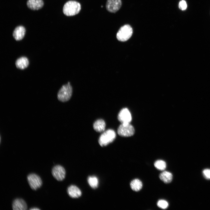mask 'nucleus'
I'll list each match as a JSON object with an SVG mask.
<instances>
[{"mask_svg": "<svg viewBox=\"0 0 210 210\" xmlns=\"http://www.w3.org/2000/svg\"><path fill=\"white\" fill-rule=\"evenodd\" d=\"M81 9V5L78 2L74 1H69L64 5L63 12L67 16H72L79 13Z\"/></svg>", "mask_w": 210, "mask_h": 210, "instance_id": "obj_1", "label": "nucleus"}, {"mask_svg": "<svg viewBox=\"0 0 210 210\" xmlns=\"http://www.w3.org/2000/svg\"><path fill=\"white\" fill-rule=\"evenodd\" d=\"M72 93V88L69 82L63 85L59 90L57 94L58 100L62 102L69 101Z\"/></svg>", "mask_w": 210, "mask_h": 210, "instance_id": "obj_2", "label": "nucleus"}, {"mask_svg": "<svg viewBox=\"0 0 210 210\" xmlns=\"http://www.w3.org/2000/svg\"><path fill=\"white\" fill-rule=\"evenodd\" d=\"M116 137L115 132L112 129H108L104 132L100 136L99 143L101 146H106L112 142Z\"/></svg>", "mask_w": 210, "mask_h": 210, "instance_id": "obj_3", "label": "nucleus"}, {"mask_svg": "<svg viewBox=\"0 0 210 210\" xmlns=\"http://www.w3.org/2000/svg\"><path fill=\"white\" fill-rule=\"evenodd\" d=\"M133 33V30L129 24H125L121 27L116 34L117 39L121 41H125L128 40Z\"/></svg>", "mask_w": 210, "mask_h": 210, "instance_id": "obj_4", "label": "nucleus"}, {"mask_svg": "<svg viewBox=\"0 0 210 210\" xmlns=\"http://www.w3.org/2000/svg\"><path fill=\"white\" fill-rule=\"evenodd\" d=\"M134 129L130 123H123L119 126L117 132L118 135L123 137H129L134 133Z\"/></svg>", "mask_w": 210, "mask_h": 210, "instance_id": "obj_5", "label": "nucleus"}, {"mask_svg": "<svg viewBox=\"0 0 210 210\" xmlns=\"http://www.w3.org/2000/svg\"><path fill=\"white\" fill-rule=\"evenodd\" d=\"M27 179L30 187L33 190H36L42 186L41 179L40 176L35 174H29L27 176Z\"/></svg>", "mask_w": 210, "mask_h": 210, "instance_id": "obj_6", "label": "nucleus"}, {"mask_svg": "<svg viewBox=\"0 0 210 210\" xmlns=\"http://www.w3.org/2000/svg\"><path fill=\"white\" fill-rule=\"evenodd\" d=\"M52 173L54 177L57 180L62 181L65 177L66 172L63 167L60 165H57L52 169Z\"/></svg>", "mask_w": 210, "mask_h": 210, "instance_id": "obj_7", "label": "nucleus"}, {"mask_svg": "<svg viewBox=\"0 0 210 210\" xmlns=\"http://www.w3.org/2000/svg\"><path fill=\"white\" fill-rule=\"evenodd\" d=\"M121 5V0H107L106 8L108 12L115 13L120 9Z\"/></svg>", "mask_w": 210, "mask_h": 210, "instance_id": "obj_8", "label": "nucleus"}, {"mask_svg": "<svg viewBox=\"0 0 210 210\" xmlns=\"http://www.w3.org/2000/svg\"><path fill=\"white\" fill-rule=\"evenodd\" d=\"M118 118L121 123H130L132 120V116L129 110L127 108H124L120 111Z\"/></svg>", "mask_w": 210, "mask_h": 210, "instance_id": "obj_9", "label": "nucleus"}, {"mask_svg": "<svg viewBox=\"0 0 210 210\" xmlns=\"http://www.w3.org/2000/svg\"><path fill=\"white\" fill-rule=\"evenodd\" d=\"M26 32V29L22 26H19L14 29L13 33V36L16 41H20L24 37Z\"/></svg>", "mask_w": 210, "mask_h": 210, "instance_id": "obj_10", "label": "nucleus"}, {"mask_svg": "<svg viewBox=\"0 0 210 210\" xmlns=\"http://www.w3.org/2000/svg\"><path fill=\"white\" fill-rule=\"evenodd\" d=\"M12 208L14 210H25L27 206L25 202L22 199L17 198L15 200L12 204Z\"/></svg>", "mask_w": 210, "mask_h": 210, "instance_id": "obj_11", "label": "nucleus"}, {"mask_svg": "<svg viewBox=\"0 0 210 210\" xmlns=\"http://www.w3.org/2000/svg\"><path fill=\"white\" fill-rule=\"evenodd\" d=\"M27 5L29 8L33 10H38L41 8L43 6V0H28Z\"/></svg>", "mask_w": 210, "mask_h": 210, "instance_id": "obj_12", "label": "nucleus"}, {"mask_svg": "<svg viewBox=\"0 0 210 210\" xmlns=\"http://www.w3.org/2000/svg\"><path fill=\"white\" fill-rule=\"evenodd\" d=\"M29 65L28 58L25 56H22L17 59L15 62V65L18 69H24L27 68Z\"/></svg>", "mask_w": 210, "mask_h": 210, "instance_id": "obj_13", "label": "nucleus"}, {"mask_svg": "<svg viewBox=\"0 0 210 210\" xmlns=\"http://www.w3.org/2000/svg\"><path fill=\"white\" fill-rule=\"evenodd\" d=\"M67 192L69 195L73 198H78L82 194L80 189L74 185H71L68 188Z\"/></svg>", "mask_w": 210, "mask_h": 210, "instance_id": "obj_14", "label": "nucleus"}, {"mask_svg": "<svg viewBox=\"0 0 210 210\" xmlns=\"http://www.w3.org/2000/svg\"><path fill=\"white\" fill-rule=\"evenodd\" d=\"M105 127V123L104 120L102 119L97 120L94 123L93 125L94 130L99 132L104 131Z\"/></svg>", "mask_w": 210, "mask_h": 210, "instance_id": "obj_15", "label": "nucleus"}, {"mask_svg": "<svg viewBox=\"0 0 210 210\" xmlns=\"http://www.w3.org/2000/svg\"><path fill=\"white\" fill-rule=\"evenodd\" d=\"M160 179L165 183H169L171 182L172 179V174L168 171H164L159 175Z\"/></svg>", "mask_w": 210, "mask_h": 210, "instance_id": "obj_16", "label": "nucleus"}, {"mask_svg": "<svg viewBox=\"0 0 210 210\" xmlns=\"http://www.w3.org/2000/svg\"><path fill=\"white\" fill-rule=\"evenodd\" d=\"M142 183L139 179H135L132 180L130 183V187L132 189L135 191H138L142 188Z\"/></svg>", "mask_w": 210, "mask_h": 210, "instance_id": "obj_17", "label": "nucleus"}, {"mask_svg": "<svg viewBox=\"0 0 210 210\" xmlns=\"http://www.w3.org/2000/svg\"><path fill=\"white\" fill-rule=\"evenodd\" d=\"M89 185L93 188L95 189L98 187L99 181L98 178L95 176H89L88 179Z\"/></svg>", "mask_w": 210, "mask_h": 210, "instance_id": "obj_18", "label": "nucleus"}, {"mask_svg": "<svg viewBox=\"0 0 210 210\" xmlns=\"http://www.w3.org/2000/svg\"><path fill=\"white\" fill-rule=\"evenodd\" d=\"M154 165L157 169L160 170H164L166 167V163L162 160H156L155 162Z\"/></svg>", "mask_w": 210, "mask_h": 210, "instance_id": "obj_19", "label": "nucleus"}, {"mask_svg": "<svg viewBox=\"0 0 210 210\" xmlns=\"http://www.w3.org/2000/svg\"><path fill=\"white\" fill-rule=\"evenodd\" d=\"M157 206L159 208L165 209L168 206V203L166 200H160L158 201L157 203Z\"/></svg>", "mask_w": 210, "mask_h": 210, "instance_id": "obj_20", "label": "nucleus"}, {"mask_svg": "<svg viewBox=\"0 0 210 210\" xmlns=\"http://www.w3.org/2000/svg\"><path fill=\"white\" fill-rule=\"evenodd\" d=\"M178 7L179 9L181 10L186 9L187 7V5L186 1L183 0L181 1L179 3Z\"/></svg>", "mask_w": 210, "mask_h": 210, "instance_id": "obj_21", "label": "nucleus"}, {"mask_svg": "<svg viewBox=\"0 0 210 210\" xmlns=\"http://www.w3.org/2000/svg\"><path fill=\"white\" fill-rule=\"evenodd\" d=\"M203 173L204 176L207 179H210V169H204Z\"/></svg>", "mask_w": 210, "mask_h": 210, "instance_id": "obj_22", "label": "nucleus"}, {"mask_svg": "<svg viewBox=\"0 0 210 210\" xmlns=\"http://www.w3.org/2000/svg\"><path fill=\"white\" fill-rule=\"evenodd\" d=\"M30 209L31 210H39L40 209L38 208H36V207H35V208L34 207V208H33Z\"/></svg>", "mask_w": 210, "mask_h": 210, "instance_id": "obj_23", "label": "nucleus"}]
</instances>
